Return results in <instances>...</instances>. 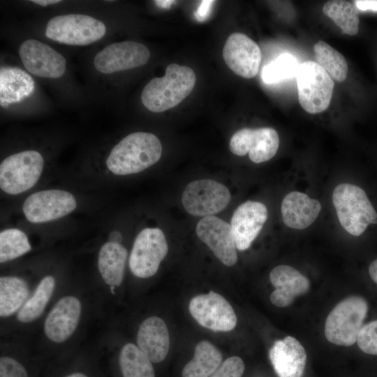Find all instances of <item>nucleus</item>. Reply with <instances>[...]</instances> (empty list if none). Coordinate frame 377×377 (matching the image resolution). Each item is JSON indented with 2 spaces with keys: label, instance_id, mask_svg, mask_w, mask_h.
Here are the masks:
<instances>
[{
  "label": "nucleus",
  "instance_id": "1",
  "mask_svg": "<svg viewBox=\"0 0 377 377\" xmlns=\"http://www.w3.org/2000/svg\"><path fill=\"white\" fill-rule=\"evenodd\" d=\"M162 145L157 136L149 132L132 133L110 151L105 165L108 171L119 176L140 172L161 158Z\"/></svg>",
  "mask_w": 377,
  "mask_h": 377
},
{
  "label": "nucleus",
  "instance_id": "2",
  "mask_svg": "<svg viewBox=\"0 0 377 377\" xmlns=\"http://www.w3.org/2000/svg\"><path fill=\"white\" fill-rule=\"evenodd\" d=\"M195 74L192 68L177 64H169L165 74L154 77L141 94L143 105L153 112H162L177 106L194 88Z\"/></svg>",
  "mask_w": 377,
  "mask_h": 377
},
{
  "label": "nucleus",
  "instance_id": "3",
  "mask_svg": "<svg viewBox=\"0 0 377 377\" xmlns=\"http://www.w3.org/2000/svg\"><path fill=\"white\" fill-rule=\"evenodd\" d=\"M332 202L339 223L353 236H360L369 224H377L376 209L365 191L357 185L338 184L333 191Z\"/></svg>",
  "mask_w": 377,
  "mask_h": 377
},
{
  "label": "nucleus",
  "instance_id": "4",
  "mask_svg": "<svg viewBox=\"0 0 377 377\" xmlns=\"http://www.w3.org/2000/svg\"><path fill=\"white\" fill-rule=\"evenodd\" d=\"M368 309L367 301L360 296H350L339 302L325 320L324 332L327 340L339 346L353 345Z\"/></svg>",
  "mask_w": 377,
  "mask_h": 377
},
{
  "label": "nucleus",
  "instance_id": "5",
  "mask_svg": "<svg viewBox=\"0 0 377 377\" xmlns=\"http://www.w3.org/2000/svg\"><path fill=\"white\" fill-rule=\"evenodd\" d=\"M44 159L33 149L11 154L0 164V188L9 195H18L33 188L43 173Z\"/></svg>",
  "mask_w": 377,
  "mask_h": 377
},
{
  "label": "nucleus",
  "instance_id": "6",
  "mask_svg": "<svg viewBox=\"0 0 377 377\" xmlns=\"http://www.w3.org/2000/svg\"><path fill=\"white\" fill-rule=\"evenodd\" d=\"M295 77L301 107L309 114L326 110L334 86L329 74L316 61H306L299 65Z\"/></svg>",
  "mask_w": 377,
  "mask_h": 377
},
{
  "label": "nucleus",
  "instance_id": "7",
  "mask_svg": "<svg viewBox=\"0 0 377 377\" xmlns=\"http://www.w3.org/2000/svg\"><path fill=\"white\" fill-rule=\"evenodd\" d=\"M105 25L94 17L82 14L57 15L49 20L45 36L69 45H87L104 36Z\"/></svg>",
  "mask_w": 377,
  "mask_h": 377
},
{
  "label": "nucleus",
  "instance_id": "8",
  "mask_svg": "<svg viewBox=\"0 0 377 377\" xmlns=\"http://www.w3.org/2000/svg\"><path fill=\"white\" fill-rule=\"evenodd\" d=\"M168 251L167 240L160 228L142 229L135 239L129 256L131 272L142 279L154 276Z\"/></svg>",
  "mask_w": 377,
  "mask_h": 377
},
{
  "label": "nucleus",
  "instance_id": "9",
  "mask_svg": "<svg viewBox=\"0 0 377 377\" xmlns=\"http://www.w3.org/2000/svg\"><path fill=\"white\" fill-rule=\"evenodd\" d=\"M230 200L229 189L224 184L209 179L191 182L182 195L184 208L195 216H213L223 210Z\"/></svg>",
  "mask_w": 377,
  "mask_h": 377
},
{
  "label": "nucleus",
  "instance_id": "10",
  "mask_svg": "<svg viewBox=\"0 0 377 377\" xmlns=\"http://www.w3.org/2000/svg\"><path fill=\"white\" fill-rule=\"evenodd\" d=\"M77 207L75 196L61 189H46L29 195L24 201L22 211L33 223H43L61 219Z\"/></svg>",
  "mask_w": 377,
  "mask_h": 377
},
{
  "label": "nucleus",
  "instance_id": "11",
  "mask_svg": "<svg viewBox=\"0 0 377 377\" xmlns=\"http://www.w3.org/2000/svg\"><path fill=\"white\" fill-rule=\"evenodd\" d=\"M189 311L201 326L214 332H229L237 325V316L230 303L212 290L194 297Z\"/></svg>",
  "mask_w": 377,
  "mask_h": 377
},
{
  "label": "nucleus",
  "instance_id": "12",
  "mask_svg": "<svg viewBox=\"0 0 377 377\" xmlns=\"http://www.w3.org/2000/svg\"><path fill=\"white\" fill-rule=\"evenodd\" d=\"M279 147L277 131L271 127L244 128L230 138V151L239 156L249 154L250 160L261 163L272 159Z\"/></svg>",
  "mask_w": 377,
  "mask_h": 377
},
{
  "label": "nucleus",
  "instance_id": "13",
  "mask_svg": "<svg viewBox=\"0 0 377 377\" xmlns=\"http://www.w3.org/2000/svg\"><path fill=\"white\" fill-rule=\"evenodd\" d=\"M149 50L145 45L135 41L110 44L98 52L94 60L96 69L105 74L135 68L147 63Z\"/></svg>",
  "mask_w": 377,
  "mask_h": 377
},
{
  "label": "nucleus",
  "instance_id": "14",
  "mask_svg": "<svg viewBox=\"0 0 377 377\" xmlns=\"http://www.w3.org/2000/svg\"><path fill=\"white\" fill-rule=\"evenodd\" d=\"M195 232L223 265L231 267L237 263V247L230 223L215 216H205L198 222Z\"/></svg>",
  "mask_w": 377,
  "mask_h": 377
},
{
  "label": "nucleus",
  "instance_id": "15",
  "mask_svg": "<svg viewBox=\"0 0 377 377\" xmlns=\"http://www.w3.org/2000/svg\"><path fill=\"white\" fill-rule=\"evenodd\" d=\"M19 55L24 68L38 77L58 78L66 71L65 58L47 44L35 39L24 41Z\"/></svg>",
  "mask_w": 377,
  "mask_h": 377
},
{
  "label": "nucleus",
  "instance_id": "16",
  "mask_svg": "<svg viewBox=\"0 0 377 377\" xmlns=\"http://www.w3.org/2000/svg\"><path fill=\"white\" fill-rule=\"evenodd\" d=\"M223 58L235 74L249 79L258 74L262 54L255 41L242 33L235 32L225 43Z\"/></svg>",
  "mask_w": 377,
  "mask_h": 377
},
{
  "label": "nucleus",
  "instance_id": "17",
  "mask_svg": "<svg viewBox=\"0 0 377 377\" xmlns=\"http://www.w3.org/2000/svg\"><path fill=\"white\" fill-rule=\"evenodd\" d=\"M268 218L267 207L258 201L248 200L235 210L230 226L237 249H249Z\"/></svg>",
  "mask_w": 377,
  "mask_h": 377
},
{
  "label": "nucleus",
  "instance_id": "18",
  "mask_svg": "<svg viewBox=\"0 0 377 377\" xmlns=\"http://www.w3.org/2000/svg\"><path fill=\"white\" fill-rule=\"evenodd\" d=\"M82 312L80 301L74 296L60 298L47 314L44 323V332L52 341H66L76 330Z\"/></svg>",
  "mask_w": 377,
  "mask_h": 377
},
{
  "label": "nucleus",
  "instance_id": "19",
  "mask_svg": "<svg viewBox=\"0 0 377 377\" xmlns=\"http://www.w3.org/2000/svg\"><path fill=\"white\" fill-rule=\"evenodd\" d=\"M269 279L276 288L270 295L271 302L279 307H286L295 298L307 293L310 288L309 279L290 265H281L274 267Z\"/></svg>",
  "mask_w": 377,
  "mask_h": 377
},
{
  "label": "nucleus",
  "instance_id": "20",
  "mask_svg": "<svg viewBox=\"0 0 377 377\" xmlns=\"http://www.w3.org/2000/svg\"><path fill=\"white\" fill-rule=\"evenodd\" d=\"M272 365L279 377H302L306 354L295 338L288 336L274 342L269 351Z\"/></svg>",
  "mask_w": 377,
  "mask_h": 377
},
{
  "label": "nucleus",
  "instance_id": "21",
  "mask_svg": "<svg viewBox=\"0 0 377 377\" xmlns=\"http://www.w3.org/2000/svg\"><path fill=\"white\" fill-rule=\"evenodd\" d=\"M322 205L306 193L294 191L287 193L281 205V218L288 228L304 230L312 225L318 217Z\"/></svg>",
  "mask_w": 377,
  "mask_h": 377
},
{
  "label": "nucleus",
  "instance_id": "22",
  "mask_svg": "<svg viewBox=\"0 0 377 377\" xmlns=\"http://www.w3.org/2000/svg\"><path fill=\"white\" fill-rule=\"evenodd\" d=\"M136 341L138 348L151 362L163 361L168 353L169 332L165 323L159 317H149L141 323Z\"/></svg>",
  "mask_w": 377,
  "mask_h": 377
},
{
  "label": "nucleus",
  "instance_id": "23",
  "mask_svg": "<svg viewBox=\"0 0 377 377\" xmlns=\"http://www.w3.org/2000/svg\"><path fill=\"white\" fill-rule=\"evenodd\" d=\"M128 257L126 249L120 243H104L98 255V269L103 281L110 286L121 285Z\"/></svg>",
  "mask_w": 377,
  "mask_h": 377
},
{
  "label": "nucleus",
  "instance_id": "24",
  "mask_svg": "<svg viewBox=\"0 0 377 377\" xmlns=\"http://www.w3.org/2000/svg\"><path fill=\"white\" fill-rule=\"evenodd\" d=\"M33 78L17 67H2L0 71L1 106L18 103L29 96L34 89Z\"/></svg>",
  "mask_w": 377,
  "mask_h": 377
},
{
  "label": "nucleus",
  "instance_id": "25",
  "mask_svg": "<svg viewBox=\"0 0 377 377\" xmlns=\"http://www.w3.org/2000/svg\"><path fill=\"white\" fill-rule=\"evenodd\" d=\"M222 354L207 341L199 342L194 357L184 367L182 377H209L221 365Z\"/></svg>",
  "mask_w": 377,
  "mask_h": 377
},
{
  "label": "nucleus",
  "instance_id": "26",
  "mask_svg": "<svg viewBox=\"0 0 377 377\" xmlns=\"http://www.w3.org/2000/svg\"><path fill=\"white\" fill-rule=\"evenodd\" d=\"M29 288L25 280L14 276L0 278V316L8 317L22 308Z\"/></svg>",
  "mask_w": 377,
  "mask_h": 377
},
{
  "label": "nucleus",
  "instance_id": "27",
  "mask_svg": "<svg viewBox=\"0 0 377 377\" xmlns=\"http://www.w3.org/2000/svg\"><path fill=\"white\" fill-rule=\"evenodd\" d=\"M55 287L54 276L43 277L32 296L26 301L17 314V319L21 323H30L38 318L43 313Z\"/></svg>",
  "mask_w": 377,
  "mask_h": 377
},
{
  "label": "nucleus",
  "instance_id": "28",
  "mask_svg": "<svg viewBox=\"0 0 377 377\" xmlns=\"http://www.w3.org/2000/svg\"><path fill=\"white\" fill-rule=\"evenodd\" d=\"M323 12L341 29L342 33L350 36L357 34L360 20L354 1H328L324 4Z\"/></svg>",
  "mask_w": 377,
  "mask_h": 377
},
{
  "label": "nucleus",
  "instance_id": "29",
  "mask_svg": "<svg viewBox=\"0 0 377 377\" xmlns=\"http://www.w3.org/2000/svg\"><path fill=\"white\" fill-rule=\"evenodd\" d=\"M119 362L123 377H155L151 360L132 343L122 347Z\"/></svg>",
  "mask_w": 377,
  "mask_h": 377
},
{
  "label": "nucleus",
  "instance_id": "30",
  "mask_svg": "<svg viewBox=\"0 0 377 377\" xmlns=\"http://www.w3.org/2000/svg\"><path fill=\"white\" fill-rule=\"evenodd\" d=\"M318 63L335 81L343 82L348 74V64L345 57L325 41L319 40L313 45Z\"/></svg>",
  "mask_w": 377,
  "mask_h": 377
},
{
  "label": "nucleus",
  "instance_id": "31",
  "mask_svg": "<svg viewBox=\"0 0 377 377\" xmlns=\"http://www.w3.org/2000/svg\"><path fill=\"white\" fill-rule=\"evenodd\" d=\"M31 249L27 235L18 228H7L0 232V262L15 259Z\"/></svg>",
  "mask_w": 377,
  "mask_h": 377
},
{
  "label": "nucleus",
  "instance_id": "32",
  "mask_svg": "<svg viewBox=\"0 0 377 377\" xmlns=\"http://www.w3.org/2000/svg\"><path fill=\"white\" fill-rule=\"evenodd\" d=\"M299 65L292 54L283 53L263 67L261 78L267 84L281 82L295 76Z\"/></svg>",
  "mask_w": 377,
  "mask_h": 377
},
{
  "label": "nucleus",
  "instance_id": "33",
  "mask_svg": "<svg viewBox=\"0 0 377 377\" xmlns=\"http://www.w3.org/2000/svg\"><path fill=\"white\" fill-rule=\"evenodd\" d=\"M357 343L362 352L377 355V320L362 326Z\"/></svg>",
  "mask_w": 377,
  "mask_h": 377
},
{
  "label": "nucleus",
  "instance_id": "34",
  "mask_svg": "<svg viewBox=\"0 0 377 377\" xmlns=\"http://www.w3.org/2000/svg\"><path fill=\"white\" fill-rule=\"evenodd\" d=\"M244 371V363L237 356L226 359L209 377H242Z\"/></svg>",
  "mask_w": 377,
  "mask_h": 377
},
{
  "label": "nucleus",
  "instance_id": "35",
  "mask_svg": "<svg viewBox=\"0 0 377 377\" xmlns=\"http://www.w3.org/2000/svg\"><path fill=\"white\" fill-rule=\"evenodd\" d=\"M0 377H28L25 368L15 359L3 356L0 358Z\"/></svg>",
  "mask_w": 377,
  "mask_h": 377
},
{
  "label": "nucleus",
  "instance_id": "36",
  "mask_svg": "<svg viewBox=\"0 0 377 377\" xmlns=\"http://www.w3.org/2000/svg\"><path fill=\"white\" fill-rule=\"evenodd\" d=\"M214 1H202L195 13V17L198 21L205 20L210 13Z\"/></svg>",
  "mask_w": 377,
  "mask_h": 377
},
{
  "label": "nucleus",
  "instance_id": "37",
  "mask_svg": "<svg viewBox=\"0 0 377 377\" xmlns=\"http://www.w3.org/2000/svg\"><path fill=\"white\" fill-rule=\"evenodd\" d=\"M353 1L360 10L377 12V0H357Z\"/></svg>",
  "mask_w": 377,
  "mask_h": 377
},
{
  "label": "nucleus",
  "instance_id": "38",
  "mask_svg": "<svg viewBox=\"0 0 377 377\" xmlns=\"http://www.w3.org/2000/svg\"><path fill=\"white\" fill-rule=\"evenodd\" d=\"M369 274L371 279L377 283V259L374 260L369 267Z\"/></svg>",
  "mask_w": 377,
  "mask_h": 377
},
{
  "label": "nucleus",
  "instance_id": "39",
  "mask_svg": "<svg viewBox=\"0 0 377 377\" xmlns=\"http://www.w3.org/2000/svg\"><path fill=\"white\" fill-rule=\"evenodd\" d=\"M108 238H109V240H108L109 242H117V243L121 244L123 237H122V235L121 234L119 231L113 230L110 233Z\"/></svg>",
  "mask_w": 377,
  "mask_h": 377
},
{
  "label": "nucleus",
  "instance_id": "40",
  "mask_svg": "<svg viewBox=\"0 0 377 377\" xmlns=\"http://www.w3.org/2000/svg\"><path fill=\"white\" fill-rule=\"evenodd\" d=\"M31 2L42 6H47L50 4H55L61 2L59 0H32Z\"/></svg>",
  "mask_w": 377,
  "mask_h": 377
},
{
  "label": "nucleus",
  "instance_id": "41",
  "mask_svg": "<svg viewBox=\"0 0 377 377\" xmlns=\"http://www.w3.org/2000/svg\"><path fill=\"white\" fill-rule=\"evenodd\" d=\"M156 4L163 8H170V6L175 2V1H155Z\"/></svg>",
  "mask_w": 377,
  "mask_h": 377
},
{
  "label": "nucleus",
  "instance_id": "42",
  "mask_svg": "<svg viewBox=\"0 0 377 377\" xmlns=\"http://www.w3.org/2000/svg\"><path fill=\"white\" fill-rule=\"evenodd\" d=\"M66 377H88V376H87L85 374L82 373L77 372V373L69 374L66 376Z\"/></svg>",
  "mask_w": 377,
  "mask_h": 377
}]
</instances>
